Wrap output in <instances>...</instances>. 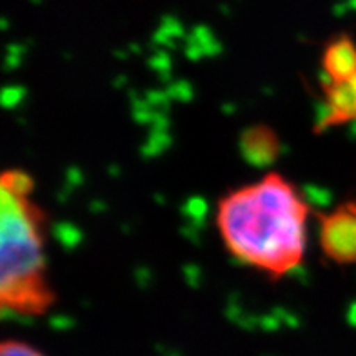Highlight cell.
<instances>
[{
  "mask_svg": "<svg viewBox=\"0 0 356 356\" xmlns=\"http://www.w3.org/2000/svg\"><path fill=\"white\" fill-rule=\"evenodd\" d=\"M309 206L295 184L271 171L216 204V227L233 258L278 280L304 262Z\"/></svg>",
  "mask_w": 356,
  "mask_h": 356,
  "instance_id": "6da1fadb",
  "label": "cell"
},
{
  "mask_svg": "<svg viewBox=\"0 0 356 356\" xmlns=\"http://www.w3.org/2000/svg\"><path fill=\"white\" fill-rule=\"evenodd\" d=\"M35 182L20 168L0 177V307L19 316H42L56 293L46 257V213Z\"/></svg>",
  "mask_w": 356,
  "mask_h": 356,
  "instance_id": "7a4b0ae2",
  "label": "cell"
},
{
  "mask_svg": "<svg viewBox=\"0 0 356 356\" xmlns=\"http://www.w3.org/2000/svg\"><path fill=\"white\" fill-rule=\"evenodd\" d=\"M320 248L338 266L356 264V200L320 216Z\"/></svg>",
  "mask_w": 356,
  "mask_h": 356,
  "instance_id": "3957f363",
  "label": "cell"
},
{
  "mask_svg": "<svg viewBox=\"0 0 356 356\" xmlns=\"http://www.w3.org/2000/svg\"><path fill=\"white\" fill-rule=\"evenodd\" d=\"M323 109L318 131L356 120V73L338 82H322Z\"/></svg>",
  "mask_w": 356,
  "mask_h": 356,
  "instance_id": "277c9868",
  "label": "cell"
},
{
  "mask_svg": "<svg viewBox=\"0 0 356 356\" xmlns=\"http://www.w3.org/2000/svg\"><path fill=\"white\" fill-rule=\"evenodd\" d=\"M356 73V42L349 35H337L322 51V82H338Z\"/></svg>",
  "mask_w": 356,
  "mask_h": 356,
  "instance_id": "5b68a950",
  "label": "cell"
},
{
  "mask_svg": "<svg viewBox=\"0 0 356 356\" xmlns=\"http://www.w3.org/2000/svg\"><path fill=\"white\" fill-rule=\"evenodd\" d=\"M242 149L251 162L266 164L277 156V136L266 126H254L245 133L242 140Z\"/></svg>",
  "mask_w": 356,
  "mask_h": 356,
  "instance_id": "8992f818",
  "label": "cell"
},
{
  "mask_svg": "<svg viewBox=\"0 0 356 356\" xmlns=\"http://www.w3.org/2000/svg\"><path fill=\"white\" fill-rule=\"evenodd\" d=\"M0 356H44L37 347L22 340H4L0 347Z\"/></svg>",
  "mask_w": 356,
  "mask_h": 356,
  "instance_id": "52a82bcc",
  "label": "cell"
}]
</instances>
